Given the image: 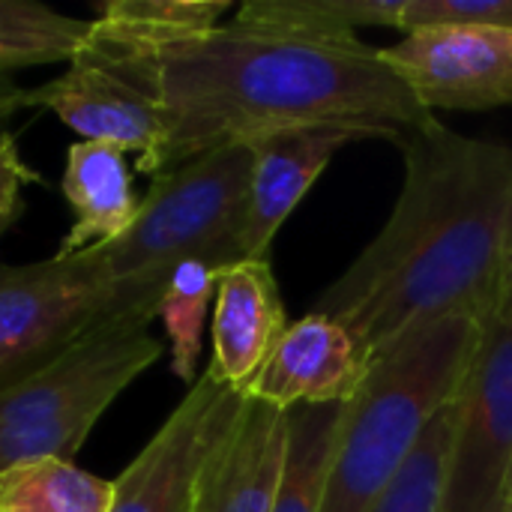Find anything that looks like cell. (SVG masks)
Returning a JSON list of instances; mask_svg holds the SVG:
<instances>
[{
    "label": "cell",
    "mask_w": 512,
    "mask_h": 512,
    "mask_svg": "<svg viewBox=\"0 0 512 512\" xmlns=\"http://www.w3.org/2000/svg\"><path fill=\"white\" fill-rule=\"evenodd\" d=\"M27 96H30V87L15 84L12 75H0V123L9 120L15 111L30 108V105H27Z\"/></svg>",
    "instance_id": "26"
},
{
    "label": "cell",
    "mask_w": 512,
    "mask_h": 512,
    "mask_svg": "<svg viewBox=\"0 0 512 512\" xmlns=\"http://www.w3.org/2000/svg\"><path fill=\"white\" fill-rule=\"evenodd\" d=\"M216 279L219 270L213 264L198 258L183 261L168 276L165 294L156 309V318H162L171 348V372L189 387L198 381L204 321L210 300H216Z\"/></svg>",
    "instance_id": "18"
},
{
    "label": "cell",
    "mask_w": 512,
    "mask_h": 512,
    "mask_svg": "<svg viewBox=\"0 0 512 512\" xmlns=\"http://www.w3.org/2000/svg\"><path fill=\"white\" fill-rule=\"evenodd\" d=\"M426 111L512 105V27H429L381 48Z\"/></svg>",
    "instance_id": "9"
},
{
    "label": "cell",
    "mask_w": 512,
    "mask_h": 512,
    "mask_svg": "<svg viewBox=\"0 0 512 512\" xmlns=\"http://www.w3.org/2000/svg\"><path fill=\"white\" fill-rule=\"evenodd\" d=\"M366 375L369 363L354 336L339 321L309 312L288 324L246 396L279 411L345 405Z\"/></svg>",
    "instance_id": "11"
},
{
    "label": "cell",
    "mask_w": 512,
    "mask_h": 512,
    "mask_svg": "<svg viewBox=\"0 0 512 512\" xmlns=\"http://www.w3.org/2000/svg\"><path fill=\"white\" fill-rule=\"evenodd\" d=\"M429 27H512V0H402L399 30Z\"/></svg>",
    "instance_id": "22"
},
{
    "label": "cell",
    "mask_w": 512,
    "mask_h": 512,
    "mask_svg": "<svg viewBox=\"0 0 512 512\" xmlns=\"http://www.w3.org/2000/svg\"><path fill=\"white\" fill-rule=\"evenodd\" d=\"M162 294V282H114L90 249L0 264V384L42 369L117 318L153 321Z\"/></svg>",
    "instance_id": "6"
},
{
    "label": "cell",
    "mask_w": 512,
    "mask_h": 512,
    "mask_svg": "<svg viewBox=\"0 0 512 512\" xmlns=\"http://www.w3.org/2000/svg\"><path fill=\"white\" fill-rule=\"evenodd\" d=\"M39 183V174L21 159L15 135L0 132V237L15 225L24 207V186Z\"/></svg>",
    "instance_id": "24"
},
{
    "label": "cell",
    "mask_w": 512,
    "mask_h": 512,
    "mask_svg": "<svg viewBox=\"0 0 512 512\" xmlns=\"http://www.w3.org/2000/svg\"><path fill=\"white\" fill-rule=\"evenodd\" d=\"M0 33L24 36V39H51V42H63L81 51L93 33V21L63 15L45 3L0 0Z\"/></svg>",
    "instance_id": "23"
},
{
    "label": "cell",
    "mask_w": 512,
    "mask_h": 512,
    "mask_svg": "<svg viewBox=\"0 0 512 512\" xmlns=\"http://www.w3.org/2000/svg\"><path fill=\"white\" fill-rule=\"evenodd\" d=\"M480 324L447 318L384 354L342 405L321 512H366L402 474L432 420L459 396Z\"/></svg>",
    "instance_id": "3"
},
{
    "label": "cell",
    "mask_w": 512,
    "mask_h": 512,
    "mask_svg": "<svg viewBox=\"0 0 512 512\" xmlns=\"http://www.w3.org/2000/svg\"><path fill=\"white\" fill-rule=\"evenodd\" d=\"M372 138L345 126L285 129L252 141V180L243 225V258H267L273 237L306 198L333 156L357 141Z\"/></svg>",
    "instance_id": "12"
},
{
    "label": "cell",
    "mask_w": 512,
    "mask_h": 512,
    "mask_svg": "<svg viewBox=\"0 0 512 512\" xmlns=\"http://www.w3.org/2000/svg\"><path fill=\"white\" fill-rule=\"evenodd\" d=\"M246 396L204 372L150 444L114 480L108 512H198L207 471L240 420Z\"/></svg>",
    "instance_id": "8"
},
{
    "label": "cell",
    "mask_w": 512,
    "mask_h": 512,
    "mask_svg": "<svg viewBox=\"0 0 512 512\" xmlns=\"http://www.w3.org/2000/svg\"><path fill=\"white\" fill-rule=\"evenodd\" d=\"M285 330V306L267 258H246L219 270L213 360L207 366L219 384L246 396Z\"/></svg>",
    "instance_id": "13"
},
{
    "label": "cell",
    "mask_w": 512,
    "mask_h": 512,
    "mask_svg": "<svg viewBox=\"0 0 512 512\" xmlns=\"http://www.w3.org/2000/svg\"><path fill=\"white\" fill-rule=\"evenodd\" d=\"M252 147L228 144L159 177L138 204L135 222L114 243L90 249L114 282H162L183 261L225 270L243 258Z\"/></svg>",
    "instance_id": "5"
},
{
    "label": "cell",
    "mask_w": 512,
    "mask_h": 512,
    "mask_svg": "<svg viewBox=\"0 0 512 512\" xmlns=\"http://www.w3.org/2000/svg\"><path fill=\"white\" fill-rule=\"evenodd\" d=\"M243 6L255 15L285 24L357 33V27L399 30L402 0H249Z\"/></svg>",
    "instance_id": "21"
},
{
    "label": "cell",
    "mask_w": 512,
    "mask_h": 512,
    "mask_svg": "<svg viewBox=\"0 0 512 512\" xmlns=\"http://www.w3.org/2000/svg\"><path fill=\"white\" fill-rule=\"evenodd\" d=\"M228 6V0H102L93 24L123 39L168 42L219 27Z\"/></svg>",
    "instance_id": "19"
},
{
    "label": "cell",
    "mask_w": 512,
    "mask_h": 512,
    "mask_svg": "<svg viewBox=\"0 0 512 512\" xmlns=\"http://www.w3.org/2000/svg\"><path fill=\"white\" fill-rule=\"evenodd\" d=\"M198 507H201V504H198Z\"/></svg>",
    "instance_id": "30"
},
{
    "label": "cell",
    "mask_w": 512,
    "mask_h": 512,
    "mask_svg": "<svg viewBox=\"0 0 512 512\" xmlns=\"http://www.w3.org/2000/svg\"><path fill=\"white\" fill-rule=\"evenodd\" d=\"M60 189L75 210V225L57 249L63 258L123 237L141 204L132 189L126 153L96 141H78L66 150Z\"/></svg>",
    "instance_id": "15"
},
{
    "label": "cell",
    "mask_w": 512,
    "mask_h": 512,
    "mask_svg": "<svg viewBox=\"0 0 512 512\" xmlns=\"http://www.w3.org/2000/svg\"><path fill=\"white\" fill-rule=\"evenodd\" d=\"M339 420L342 405H306L291 411L285 471L273 512H321Z\"/></svg>",
    "instance_id": "17"
},
{
    "label": "cell",
    "mask_w": 512,
    "mask_h": 512,
    "mask_svg": "<svg viewBox=\"0 0 512 512\" xmlns=\"http://www.w3.org/2000/svg\"><path fill=\"white\" fill-rule=\"evenodd\" d=\"M456 432V399L432 420L402 474L366 512H447V465Z\"/></svg>",
    "instance_id": "20"
},
{
    "label": "cell",
    "mask_w": 512,
    "mask_h": 512,
    "mask_svg": "<svg viewBox=\"0 0 512 512\" xmlns=\"http://www.w3.org/2000/svg\"><path fill=\"white\" fill-rule=\"evenodd\" d=\"M111 501L114 480L69 459H39L0 474V512H108Z\"/></svg>",
    "instance_id": "16"
},
{
    "label": "cell",
    "mask_w": 512,
    "mask_h": 512,
    "mask_svg": "<svg viewBox=\"0 0 512 512\" xmlns=\"http://www.w3.org/2000/svg\"><path fill=\"white\" fill-rule=\"evenodd\" d=\"M27 105L54 111L81 135V141L135 153V168L144 174L156 177L162 168L165 117L159 105L111 63H105L90 45L75 54L69 72L42 87H30Z\"/></svg>",
    "instance_id": "10"
},
{
    "label": "cell",
    "mask_w": 512,
    "mask_h": 512,
    "mask_svg": "<svg viewBox=\"0 0 512 512\" xmlns=\"http://www.w3.org/2000/svg\"><path fill=\"white\" fill-rule=\"evenodd\" d=\"M78 48L51 42V39H24V36H9L0 33V75H9L12 69L21 66H39V63H72Z\"/></svg>",
    "instance_id": "25"
},
{
    "label": "cell",
    "mask_w": 512,
    "mask_h": 512,
    "mask_svg": "<svg viewBox=\"0 0 512 512\" xmlns=\"http://www.w3.org/2000/svg\"><path fill=\"white\" fill-rule=\"evenodd\" d=\"M498 318L507 321L512 327V201H510V219H507V246H504V282H501V306H498Z\"/></svg>",
    "instance_id": "27"
},
{
    "label": "cell",
    "mask_w": 512,
    "mask_h": 512,
    "mask_svg": "<svg viewBox=\"0 0 512 512\" xmlns=\"http://www.w3.org/2000/svg\"><path fill=\"white\" fill-rule=\"evenodd\" d=\"M512 474V327L498 315L480 324V342L456 396V432L447 465V512H504Z\"/></svg>",
    "instance_id": "7"
},
{
    "label": "cell",
    "mask_w": 512,
    "mask_h": 512,
    "mask_svg": "<svg viewBox=\"0 0 512 512\" xmlns=\"http://www.w3.org/2000/svg\"><path fill=\"white\" fill-rule=\"evenodd\" d=\"M396 147L405 183L387 225L312 306L369 366L429 324L498 315L504 282L512 144L432 120Z\"/></svg>",
    "instance_id": "2"
},
{
    "label": "cell",
    "mask_w": 512,
    "mask_h": 512,
    "mask_svg": "<svg viewBox=\"0 0 512 512\" xmlns=\"http://www.w3.org/2000/svg\"><path fill=\"white\" fill-rule=\"evenodd\" d=\"M504 512H512V498H510V501H507V507H504Z\"/></svg>",
    "instance_id": "28"
},
{
    "label": "cell",
    "mask_w": 512,
    "mask_h": 512,
    "mask_svg": "<svg viewBox=\"0 0 512 512\" xmlns=\"http://www.w3.org/2000/svg\"><path fill=\"white\" fill-rule=\"evenodd\" d=\"M165 345L150 336V318H117L42 369L0 384V474L69 459L117 396L147 372Z\"/></svg>",
    "instance_id": "4"
},
{
    "label": "cell",
    "mask_w": 512,
    "mask_h": 512,
    "mask_svg": "<svg viewBox=\"0 0 512 512\" xmlns=\"http://www.w3.org/2000/svg\"><path fill=\"white\" fill-rule=\"evenodd\" d=\"M87 45L159 105V174L285 129L345 126L399 144L435 120L381 48L354 30L285 24L246 6L228 24L168 42L123 39L93 24Z\"/></svg>",
    "instance_id": "1"
},
{
    "label": "cell",
    "mask_w": 512,
    "mask_h": 512,
    "mask_svg": "<svg viewBox=\"0 0 512 512\" xmlns=\"http://www.w3.org/2000/svg\"><path fill=\"white\" fill-rule=\"evenodd\" d=\"M510 498H512V474H510ZM510 498H507V501H510Z\"/></svg>",
    "instance_id": "29"
},
{
    "label": "cell",
    "mask_w": 512,
    "mask_h": 512,
    "mask_svg": "<svg viewBox=\"0 0 512 512\" xmlns=\"http://www.w3.org/2000/svg\"><path fill=\"white\" fill-rule=\"evenodd\" d=\"M291 411L246 396L243 414L219 447L198 512H273L288 453Z\"/></svg>",
    "instance_id": "14"
}]
</instances>
